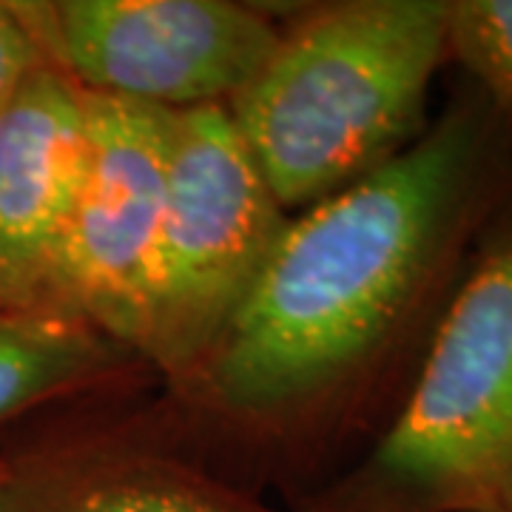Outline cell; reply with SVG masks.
I'll return each instance as SVG.
<instances>
[{
    "instance_id": "obj_1",
    "label": "cell",
    "mask_w": 512,
    "mask_h": 512,
    "mask_svg": "<svg viewBox=\"0 0 512 512\" xmlns=\"http://www.w3.org/2000/svg\"><path fill=\"white\" fill-rule=\"evenodd\" d=\"M510 140L473 86L402 154L288 222L202 365L214 399L279 413L396 348L495 211Z\"/></svg>"
},
{
    "instance_id": "obj_2",
    "label": "cell",
    "mask_w": 512,
    "mask_h": 512,
    "mask_svg": "<svg viewBox=\"0 0 512 512\" xmlns=\"http://www.w3.org/2000/svg\"><path fill=\"white\" fill-rule=\"evenodd\" d=\"M447 0H350L279 37L225 106L282 208L316 205L424 134Z\"/></svg>"
},
{
    "instance_id": "obj_3",
    "label": "cell",
    "mask_w": 512,
    "mask_h": 512,
    "mask_svg": "<svg viewBox=\"0 0 512 512\" xmlns=\"http://www.w3.org/2000/svg\"><path fill=\"white\" fill-rule=\"evenodd\" d=\"M339 512H512V208L484 228Z\"/></svg>"
},
{
    "instance_id": "obj_4",
    "label": "cell",
    "mask_w": 512,
    "mask_h": 512,
    "mask_svg": "<svg viewBox=\"0 0 512 512\" xmlns=\"http://www.w3.org/2000/svg\"><path fill=\"white\" fill-rule=\"evenodd\" d=\"M285 208L225 106L174 111L171 163L134 350L200 370L285 234Z\"/></svg>"
},
{
    "instance_id": "obj_5",
    "label": "cell",
    "mask_w": 512,
    "mask_h": 512,
    "mask_svg": "<svg viewBox=\"0 0 512 512\" xmlns=\"http://www.w3.org/2000/svg\"><path fill=\"white\" fill-rule=\"evenodd\" d=\"M49 63L83 92L165 111L228 106L279 32L225 0H63L18 6Z\"/></svg>"
},
{
    "instance_id": "obj_6",
    "label": "cell",
    "mask_w": 512,
    "mask_h": 512,
    "mask_svg": "<svg viewBox=\"0 0 512 512\" xmlns=\"http://www.w3.org/2000/svg\"><path fill=\"white\" fill-rule=\"evenodd\" d=\"M174 111L86 92V157L52 308L134 348L163 214Z\"/></svg>"
},
{
    "instance_id": "obj_7",
    "label": "cell",
    "mask_w": 512,
    "mask_h": 512,
    "mask_svg": "<svg viewBox=\"0 0 512 512\" xmlns=\"http://www.w3.org/2000/svg\"><path fill=\"white\" fill-rule=\"evenodd\" d=\"M83 157L86 92L49 63L0 111V311L55 313Z\"/></svg>"
},
{
    "instance_id": "obj_8",
    "label": "cell",
    "mask_w": 512,
    "mask_h": 512,
    "mask_svg": "<svg viewBox=\"0 0 512 512\" xmlns=\"http://www.w3.org/2000/svg\"><path fill=\"white\" fill-rule=\"evenodd\" d=\"M0 512H256L200 478L148 461H94L0 493Z\"/></svg>"
},
{
    "instance_id": "obj_9",
    "label": "cell",
    "mask_w": 512,
    "mask_h": 512,
    "mask_svg": "<svg viewBox=\"0 0 512 512\" xmlns=\"http://www.w3.org/2000/svg\"><path fill=\"white\" fill-rule=\"evenodd\" d=\"M120 350L100 330L60 313L0 311V421L100 376Z\"/></svg>"
},
{
    "instance_id": "obj_10",
    "label": "cell",
    "mask_w": 512,
    "mask_h": 512,
    "mask_svg": "<svg viewBox=\"0 0 512 512\" xmlns=\"http://www.w3.org/2000/svg\"><path fill=\"white\" fill-rule=\"evenodd\" d=\"M447 57L512 128V0H447Z\"/></svg>"
},
{
    "instance_id": "obj_11",
    "label": "cell",
    "mask_w": 512,
    "mask_h": 512,
    "mask_svg": "<svg viewBox=\"0 0 512 512\" xmlns=\"http://www.w3.org/2000/svg\"><path fill=\"white\" fill-rule=\"evenodd\" d=\"M49 57L18 6L0 3V111L35 77Z\"/></svg>"
}]
</instances>
